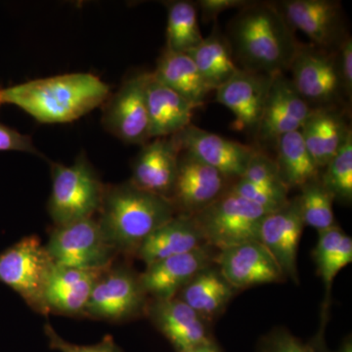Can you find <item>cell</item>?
I'll return each instance as SVG.
<instances>
[{
    "label": "cell",
    "instance_id": "9a60e30c",
    "mask_svg": "<svg viewBox=\"0 0 352 352\" xmlns=\"http://www.w3.org/2000/svg\"><path fill=\"white\" fill-rule=\"evenodd\" d=\"M312 108L300 96L285 74L273 76L256 138L261 142L276 141L284 134L302 129Z\"/></svg>",
    "mask_w": 352,
    "mask_h": 352
},
{
    "label": "cell",
    "instance_id": "ba28073f",
    "mask_svg": "<svg viewBox=\"0 0 352 352\" xmlns=\"http://www.w3.org/2000/svg\"><path fill=\"white\" fill-rule=\"evenodd\" d=\"M289 71L294 87L312 109L344 105L346 96L340 75L338 50L300 43Z\"/></svg>",
    "mask_w": 352,
    "mask_h": 352
},
{
    "label": "cell",
    "instance_id": "44dd1931",
    "mask_svg": "<svg viewBox=\"0 0 352 352\" xmlns=\"http://www.w3.org/2000/svg\"><path fill=\"white\" fill-rule=\"evenodd\" d=\"M145 96L150 138H170L192 124L195 107L152 73H146Z\"/></svg>",
    "mask_w": 352,
    "mask_h": 352
},
{
    "label": "cell",
    "instance_id": "484cf974",
    "mask_svg": "<svg viewBox=\"0 0 352 352\" xmlns=\"http://www.w3.org/2000/svg\"><path fill=\"white\" fill-rule=\"evenodd\" d=\"M187 54L193 60L212 91L226 85L240 71L226 34L220 31L217 24L212 28L210 36L204 38V41Z\"/></svg>",
    "mask_w": 352,
    "mask_h": 352
},
{
    "label": "cell",
    "instance_id": "e0dca14e",
    "mask_svg": "<svg viewBox=\"0 0 352 352\" xmlns=\"http://www.w3.org/2000/svg\"><path fill=\"white\" fill-rule=\"evenodd\" d=\"M214 256L212 248L205 245L195 251L150 264L139 275V279L145 293L153 300H171L198 273L214 263Z\"/></svg>",
    "mask_w": 352,
    "mask_h": 352
},
{
    "label": "cell",
    "instance_id": "d590c367",
    "mask_svg": "<svg viewBox=\"0 0 352 352\" xmlns=\"http://www.w3.org/2000/svg\"><path fill=\"white\" fill-rule=\"evenodd\" d=\"M44 333L50 349L60 352H122L112 336H106L100 342L92 346H78L62 339L50 324L44 326Z\"/></svg>",
    "mask_w": 352,
    "mask_h": 352
},
{
    "label": "cell",
    "instance_id": "8992f818",
    "mask_svg": "<svg viewBox=\"0 0 352 352\" xmlns=\"http://www.w3.org/2000/svg\"><path fill=\"white\" fill-rule=\"evenodd\" d=\"M270 212L227 189L205 210L191 215L205 244L222 250L258 241L259 227Z\"/></svg>",
    "mask_w": 352,
    "mask_h": 352
},
{
    "label": "cell",
    "instance_id": "ab89813d",
    "mask_svg": "<svg viewBox=\"0 0 352 352\" xmlns=\"http://www.w3.org/2000/svg\"><path fill=\"white\" fill-rule=\"evenodd\" d=\"M186 352H222V351L215 340H212V342H206V344L194 347L191 351Z\"/></svg>",
    "mask_w": 352,
    "mask_h": 352
},
{
    "label": "cell",
    "instance_id": "4fadbf2b",
    "mask_svg": "<svg viewBox=\"0 0 352 352\" xmlns=\"http://www.w3.org/2000/svg\"><path fill=\"white\" fill-rule=\"evenodd\" d=\"M180 152L189 153L199 161L220 171L227 178H240L256 148L190 124L170 136Z\"/></svg>",
    "mask_w": 352,
    "mask_h": 352
},
{
    "label": "cell",
    "instance_id": "7c38bea8",
    "mask_svg": "<svg viewBox=\"0 0 352 352\" xmlns=\"http://www.w3.org/2000/svg\"><path fill=\"white\" fill-rule=\"evenodd\" d=\"M228 178L187 152H180L170 201L176 214L195 215L219 198Z\"/></svg>",
    "mask_w": 352,
    "mask_h": 352
},
{
    "label": "cell",
    "instance_id": "6da1fadb",
    "mask_svg": "<svg viewBox=\"0 0 352 352\" xmlns=\"http://www.w3.org/2000/svg\"><path fill=\"white\" fill-rule=\"evenodd\" d=\"M226 36L239 69L271 76L289 71L300 45L272 1H250L240 8Z\"/></svg>",
    "mask_w": 352,
    "mask_h": 352
},
{
    "label": "cell",
    "instance_id": "4dcf8cb0",
    "mask_svg": "<svg viewBox=\"0 0 352 352\" xmlns=\"http://www.w3.org/2000/svg\"><path fill=\"white\" fill-rule=\"evenodd\" d=\"M298 198L305 226L319 232L335 226L333 204L335 198L322 184L320 178L303 185Z\"/></svg>",
    "mask_w": 352,
    "mask_h": 352
},
{
    "label": "cell",
    "instance_id": "ffe728a7",
    "mask_svg": "<svg viewBox=\"0 0 352 352\" xmlns=\"http://www.w3.org/2000/svg\"><path fill=\"white\" fill-rule=\"evenodd\" d=\"M180 151L171 138H155L142 145L132 164L131 182L143 191L168 199L178 170Z\"/></svg>",
    "mask_w": 352,
    "mask_h": 352
},
{
    "label": "cell",
    "instance_id": "83f0119b",
    "mask_svg": "<svg viewBox=\"0 0 352 352\" xmlns=\"http://www.w3.org/2000/svg\"><path fill=\"white\" fill-rule=\"evenodd\" d=\"M277 159L280 175L288 189L302 188L320 178L321 168L308 152L300 131L289 132L278 139Z\"/></svg>",
    "mask_w": 352,
    "mask_h": 352
},
{
    "label": "cell",
    "instance_id": "4316f807",
    "mask_svg": "<svg viewBox=\"0 0 352 352\" xmlns=\"http://www.w3.org/2000/svg\"><path fill=\"white\" fill-rule=\"evenodd\" d=\"M235 291L222 276L219 268L210 265L198 273L176 298L208 322L226 308Z\"/></svg>",
    "mask_w": 352,
    "mask_h": 352
},
{
    "label": "cell",
    "instance_id": "3957f363",
    "mask_svg": "<svg viewBox=\"0 0 352 352\" xmlns=\"http://www.w3.org/2000/svg\"><path fill=\"white\" fill-rule=\"evenodd\" d=\"M98 212L97 221L109 244L124 256H135L146 238L176 214L168 199L131 182L105 186Z\"/></svg>",
    "mask_w": 352,
    "mask_h": 352
},
{
    "label": "cell",
    "instance_id": "f1b7e54d",
    "mask_svg": "<svg viewBox=\"0 0 352 352\" xmlns=\"http://www.w3.org/2000/svg\"><path fill=\"white\" fill-rule=\"evenodd\" d=\"M318 234L314 256L319 275L327 291L325 302L327 305L333 280L342 268L351 263L352 240L337 226Z\"/></svg>",
    "mask_w": 352,
    "mask_h": 352
},
{
    "label": "cell",
    "instance_id": "8fae6325",
    "mask_svg": "<svg viewBox=\"0 0 352 352\" xmlns=\"http://www.w3.org/2000/svg\"><path fill=\"white\" fill-rule=\"evenodd\" d=\"M146 73L122 82L105 102L103 126L127 144L144 145L150 140V124L145 96Z\"/></svg>",
    "mask_w": 352,
    "mask_h": 352
},
{
    "label": "cell",
    "instance_id": "5b68a950",
    "mask_svg": "<svg viewBox=\"0 0 352 352\" xmlns=\"http://www.w3.org/2000/svg\"><path fill=\"white\" fill-rule=\"evenodd\" d=\"M55 266L38 236H28L0 252V282L14 289L34 311L47 316L45 293Z\"/></svg>",
    "mask_w": 352,
    "mask_h": 352
},
{
    "label": "cell",
    "instance_id": "f546056e",
    "mask_svg": "<svg viewBox=\"0 0 352 352\" xmlns=\"http://www.w3.org/2000/svg\"><path fill=\"white\" fill-rule=\"evenodd\" d=\"M166 47L171 52L187 53L204 41L198 25L197 6L194 2L178 0L166 3Z\"/></svg>",
    "mask_w": 352,
    "mask_h": 352
},
{
    "label": "cell",
    "instance_id": "7a4b0ae2",
    "mask_svg": "<svg viewBox=\"0 0 352 352\" xmlns=\"http://www.w3.org/2000/svg\"><path fill=\"white\" fill-rule=\"evenodd\" d=\"M110 87L97 76L74 73L0 87V107L22 109L41 124L75 122L105 103Z\"/></svg>",
    "mask_w": 352,
    "mask_h": 352
},
{
    "label": "cell",
    "instance_id": "74e56055",
    "mask_svg": "<svg viewBox=\"0 0 352 352\" xmlns=\"http://www.w3.org/2000/svg\"><path fill=\"white\" fill-rule=\"evenodd\" d=\"M338 64L342 87L346 98L351 100L352 95V39L351 34L340 43L338 48Z\"/></svg>",
    "mask_w": 352,
    "mask_h": 352
},
{
    "label": "cell",
    "instance_id": "30bf717a",
    "mask_svg": "<svg viewBox=\"0 0 352 352\" xmlns=\"http://www.w3.org/2000/svg\"><path fill=\"white\" fill-rule=\"evenodd\" d=\"M276 6L294 32H303L316 47L337 50L349 36L340 1L283 0Z\"/></svg>",
    "mask_w": 352,
    "mask_h": 352
},
{
    "label": "cell",
    "instance_id": "603a6c76",
    "mask_svg": "<svg viewBox=\"0 0 352 352\" xmlns=\"http://www.w3.org/2000/svg\"><path fill=\"white\" fill-rule=\"evenodd\" d=\"M205 245L193 217L175 214L146 238L135 256L148 266L162 259L195 251Z\"/></svg>",
    "mask_w": 352,
    "mask_h": 352
},
{
    "label": "cell",
    "instance_id": "52a82bcc",
    "mask_svg": "<svg viewBox=\"0 0 352 352\" xmlns=\"http://www.w3.org/2000/svg\"><path fill=\"white\" fill-rule=\"evenodd\" d=\"M45 248L55 265L76 270L107 268L117 256L94 217L55 226Z\"/></svg>",
    "mask_w": 352,
    "mask_h": 352
},
{
    "label": "cell",
    "instance_id": "277c9868",
    "mask_svg": "<svg viewBox=\"0 0 352 352\" xmlns=\"http://www.w3.org/2000/svg\"><path fill=\"white\" fill-rule=\"evenodd\" d=\"M50 164L52 189L48 212L55 226L89 219L99 212L105 186L85 154L72 166Z\"/></svg>",
    "mask_w": 352,
    "mask_h": 352
},
{
    "label": "cell",
    "instance_id": "f35d334b",
    "mask_svg": "<svg viewBox=\"0 0 352 352\" xmlns=\"http://www.w3.org/2000/svg\"><path fill=\"white\" fill-rule=\"evenodd\" d=\"M249 3V0H199L196 6L201 9L204 22H210L217 20L224 11L240 9Z\"/></svg>",
    "mask_w": 352,
    "mask_h": 352
},
{
    "label": "cell",
    "instance_id": "d6986e66",
    "mask_svg": "<svg viewBox=\"0 0 352 352\" xmlns=\"http://www.w3.org/2000/svg\"><path fill=\"white\" fill-rule=\"evenodd\" d=\"M146 315L176 352L189 351L214 340L207 321L179 298L153 300L148 303Z\"/></svg>",
    "mask_w": 352,
    "mask_h": 352
},
{
    "label": "cell",
    "instance_id": "cb8c5ba5",
    "mask_svg": "<svg viewBox=\"0 0 352 352\" xmlns=\"http://www.w3.org/2000/svg\"><path fill=\"white\" fill-rule=\"evenodd\" d=\"M344 113L340 107L312 109L300 129L308 152L321 170L352 133Z\"/></svg>",
    "mask_w": 352,
    "mask_h": 352
},
{
    "label": "cell",
    "instance_id": "e575fe53",
    "mask_svg": "<svg viewBox=\"0 0 352 352\" xmlns=\"http://www.w3.org/2000/svg\"><path fill=\"white\" fill-rule=\"evenodd\" d=\"M228 189L245 200L256 204L267 212H276L289 201L286 192L264 188L242 177L238 178L237 182Z\"/></svg>",
    "mask_w": 352,
    "mask_h": 352
},
{
    "label": "cell",
    "instance_id": "ac0fdd59",
    "mask_svg": "<svg viewBox=\"0 0 352 352\" xmlns=\"http://www.w3.org/2000/svg\"><path fill=\"white\" fill-rule=\"evenodd\" d=\"M273 76L240 69L228 82L215 90L217 101L229 109L235 117L232 124L235 131L256 132Z\"/></svg>",
    "mask_w": 352,
    "mask_h": 352
},
{
    "label": "cell",
    "instance_id": "d4e9b609",
    "mask_svg": "<svg viewBox=\"0 0 352 352\" xmlns=\"http://www.w3.org/2000/svg\"><path fill=\"white\" fill-rule=\"evenodd\" d=\"M152 74L159 82L186 99L195 109L201 107L212 92L187 53L164 50Z\"/></svg>",
    "mask_w": 352,
    "mask_h": 352
},
{
    "label": "cell",
    "instance_id": "836d02e7",
    "mask_svg": "<svg viewBox=\"0 0 352 352\" xmlns=\"http://www.w3.org/2000/svg\"><path fill=\"white\" fill-rule=\"evenodd\" d=\"M256 352H329L319 335L311 342H305L285 329H276L264 336Z\"/></svg>",
    "mask_w": 352,
    "mask_h": 352
},
{
    "label": "cell",
    "instance_id": "d6a6232c",
    "mask_svg": "<svg viewBox=\"0 0 352 352\" xmlns=\"http://www.w3.org/2000/svg\"><path fill=\"white\" fill-rule=\"evenodd\" d=\"M241 177L264 188L289 193L288 187L280 175L276 161L256 148L248 163L244 175Z\"/></svg>",
    "mask_w": 352,
    "mask_h": 352
},
{
    "label": "cell",
    "instance_id": "5bb4252c",
    "mask_svg": "<svg viewBox=\"0 0 352 352\" xmlns=\"http://www.w3.org/2000/svg\"><path fill=\"white\" fill-rule=\"evenodd\" d=\"M214 263L236 291L258 285L281 283L286 280L277 261L259 241L219 251Z\"/></svg>",
    "mask_w": 352,
    "mask_h": 352
},
{
    "label": "cell",
    "instance_id": "1f68e13d",
    "mask_svg": "<svg viewBox=\"0 0 352 352\" xmlns=\"http://www.w3.org/2000/svg\"><path fill=\"white\" fill-rule=\"evenodd\" d=\"M323 168L320 180L324 187L332 194L335 200L351 203L352 133L349 134L340 151Z\"/></svg>",
    "mask_w": 352,
    "mask_h": 352
},
{
    "label": "cell",
    "instance_id": "2e32d148",
    "mask_svg": "<svg viewBox=\"0 0 352 352\" xmlns=\"http://www.w3.org/2000/svg\"><path fill=\"white\" fill-rule=\"evenodd\" d=\"M298 198L264 217L259 227L258 241L277 261L285 277L298 283V245L305 228Z\"/></svg>",
    "mask_w": 352,
    "mask_h": 352
},
{
    "label": "cell",
    "instance_id": "7402d4cb",
    "mask_svg": "<svg viewBox=\"0 0 352 352\" xmlns=\"http://www.w3.org/2000/svg\"><path fill=\"white\" fill-rule=\"evenodd\" d=\"M103 270H76L55 266L45 293L50 314L85 317L92 289Z\"/></svg>",
    "mask_w": 352,
    "mask_h": 352
},
{
    "label": "cell",
    "instance_id": "8d00e7d4",
    "mask_svg": "<svg viewBox=\"0 0 352 352\" xmlns=\"http://www.w3.org/2000/svg\"><path fill=\"white\" fill-rule=\"evenodd\" d=\"M17 151L43 156L32 138L0 122V152Z\"/></svg>",
    "mask_w": 352,
    "mask_h": 352
},
{
    "label": "cell",
    "instance_id": "9c48e42d",
    "mask_svg": "<svg viewBox=\"0 0 352 352\" xmlns=\"http://www.w3.org/2000/svg\"><path fill=\"white\" fill-rule=\"evenodd\" d=\"M147 296L139 275L127 266L113 263L95 283L85 317L113 323L129 321L146 314Z\"/></svg>",
    "mask_w": 352,
    "mask_h": 352
},
{
    "label": "cell",
    "instance_id": "60d3db41",
    "mask_svg": "<svg viewBox=\"0 0 352 352\" xmlns=\"http://www.w3.org/2000/svg\"><path fill=\"white\" fill-rule=\"evenodd\" d=\"M336 352H352V342L351 338H347L344 342H342V346H340V349H338Z\"/></svg>",
    "mask_w": 352,
    "mask_h": 352
}]
</instances>
